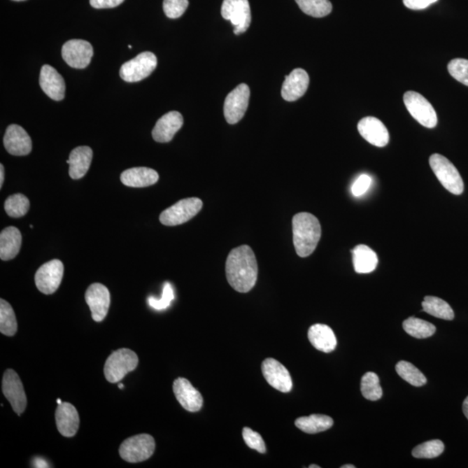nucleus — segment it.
Returning <instances> with one entry per match:
<instances>
[{
    "label": "nucleus",
    "mask_w": 468,
    "mask_h": 468,
    "mask_svg": "<svg viewBox=\"0 0 468 468\" xmlns=\"http://www.w3.org/2000/svg\"><path fill=\"white\" fill-rule=\"evenodd\" d=\"M3 145L9 154L16 156L27 155L32 150L30 136L21 126L12 125L6 129Z\"/></svg>",
    "instance_id": "nucleus-17"
},
{
    "label": "nucleus",
    "mask_w": 468,
    "mask_h": 468,
    "mask_svg": "<svg viewBox=\"0 0 468 468\" xmlns=\"http://www.w3.org/2000/svg\"><path fill=\"white\" fill-rule=\"evenodd\" d=\"M293 244L297 255L310 256L320 241L321 225L317 217L309 213H297L292 219Z\"/></svg>",
    "instance_id": "nucleus-2"
},
{
    "label": "nucleus",
    "mask_w": 468,
    "mask_h": 468,
    "mask_svg": "<svg viewBox=\"0 0 468 468\" xmlns=\"http://www.w3.org/2000/svg\"><path fill=\"white\" fill-rule=\"evenodd\" d=\"M308 339L315 349L324 353H331L336 349L337 341L332 329L328 325L317 324L311 326Z\"/></svg>",
    "instance_id": "nucleus-23"
},
{
    "label": "nucleus",
    "mask_w": 468,
    "mask_h": 468,
    "mask_svg": "<svg viewBox=\"0 0 468 468\" xmlns=\"http://www.w3.org/2000/svg\"><path fill=\"white\" fill-rule=\"evenodd\" d=\"M242 435L246 444L250 448L256 450V451L261 453L267 452L266 444H264L262 437L259 433L250 429V427H244Z\"/></svg>",
    "instance_id": "nucleus-40"
},
{
    "label": "nucleus",
    "mask_w": 468,
    "mask_h": 468,
    "mask_svg": "<svg viewBox=\"0 0 468 468\" xmlns=\"http://www.w3.org/2000/svg\"><path fill=\"white\" fill-rule=\"evenodd\" d=\"M155 441L150 434H143L127 439L120 447L122 458L130 463L143 462L155 452Z\"/></svg>",
    "instance_id": "nucleus-5"
},
{
    "label": "nucleus",
    "mask_w": 468,
    "mask_h": 468,
    "mask_svg": "<svg viewBox=\"0 0 468 468\" xmlns=\"http://www.w3.org/2000/svg\"><path fill=\"white\" fill-rule=\"evenodd\" d=\"M188 3V0H164L163 10L169 19H178L186 12Z\"/></svg>",
    "instance_id": "nucleus-38"
},
{
    "label": "nucleus",
    "mask_w": 468,
    "mask_h": 468,
    "mask_svg": "<svg viewBox=\"0 0 468 468\" xmlns=\"http://www.w3.org/2000/svg\"><path fill=\"white\" fill-rule=\"evenodd\" d=\"M402 326L409 335L417 339H427L437 332V327L433 324L415 317L406 319Z\"/></svg>",
    "instance_id": "nucleus-30"
},
{
    "label": "nucleus",
    "mask_w": 468,
    "mask_h": 468,
    "mask_svg": "<svg viewBox=\"0 0 468 468\" xmlns=\"http://www.w3.org/2000/svg\"><path fill=\"white\" fill-rule=\"evenodd\" d=\"M309 467L310 468H320V467H319L318 465H315V464H313V465H311Z\"/></svg>",
    "instance_id": "nucleus-47"
},
{
    "label": "nucleus",
    "mask_w": 468,
    "mask_h": 468,
    "mask_svg": "<svg viewBox=\"0 0 468 468\" xmlns=\"http://www.w3.org/2000/svg\"><path fill=\"white\" fill-rule=\"evenodd\" d=\"M3 180H5V169L3 164L0 165V188H2Z\"/></svg>",
    "instance_id": "nucleus-44"
},
{
    "label": "nucleus",
    "mask_w": 468,
    "mask_h": 468,
    "mask_svg": "<svg viewBox=\"0 0 468 468\" xmlns=\"http://www.w3.org/2000/svg\"><path fill=\"white\" fill-rule=\"evenodd\" d=\"M310 78L303 69H295L291 74L285 76L283 83L281 95L285 101H294L299 99L307 92Z\"/></svg>",
    "instance_id": "nucleus-19"
},
{
    "label": "nucleus",
    "mask_w": 468,
    "mask_h": 468,
    "mask_svg": "<svg viewBox=\"0 0 468 468\" xmlns=\"http://www.w3.org/2000/svg\"><path fill=\"white\" fill-rule=\"evenodd\" d=\"M173 299H175V294H173L172 285L170 283L166 282L164 288H163L162 299H156L155 297H150V299H148V304H150V306L152 308H154V309L162 311L169 307Z\"/></svg>",
    "instance_id": "nucleus-39"
},
{
    "label": "nucleus",
    "mask_w": 468,
    "mask_h": 468,
    "mask_svg": "<svg viewBox=\"0 0 468 468\" xmlns=\"http://www.w3.org/2000/svg\"><path fill=\"white\" fill-rule=\"evenodd\" d=\"M2 391L17 415L24 413L27 405V398L19 375L13 369H7L3 374Z\"/></svg>",
    "instance_id": "nucleus-12"
},
{
    "label": "nucleus",
    "mask_w": 468,
    "mask_h": 468,
    "mask_svg": "<svg viewBox=\"0 0 468 468\" xmlns=\"http://www.w3.org/2000/svg\"><path fill=\"white\" fill-rule=\"evenodd\" d=\"M399 376L415 387H423L427 383L426 376L415 365L409 362L400 361L395 366Z\"/></svg>",
    "instance_id": "nucleus-32"
},
{
    "label": "nucleus",
    "mask_w": 468,
    "mask_h": 468,
    "mask_svg": "<svg viewBox=\"0 0 468 468\" xmlns=\"http://www.w3.org/2000/svg\"><path fill=\"white\" fill-rule=\"evenodd\" d=\"M94 54L93 47L88 41L72 39L64 43L62 57L68 65L75 69H85L90 64Z\"/></svg>",
    "instance_id": "nucleus-13"
},
{
    "label": "nucleus",
    "mask_w": 468,
    "mask_h": 468,
    "mask_svg": "<svg viewBox=\"0 0 468 468\" xmlns=\"http://www.w3.org/2000/svg\"><path fill=\"white\" fill-rule=\"evenodd\" d=\"M333 423L332 418L328 416L311 415L297 419L295 425L304 433L313 434L331 429Z\"/></svg>",
    "instance_id": "nucleus-28"
},
{
    "label": "nucleus",
    "mask_w": 468,
    "mask_h": 468,
    "mask_svg": "<svg viewBox=\"0 0 468 468\" xmlns=\"http://www.w3.org/2000/svg\"><path fill=\"white\" fill-rule=\"evenodd\" d=\"M22 235L17 227L5 228L0 234V259L8 261L14 259L20 253Z\"/></svg>",
    "instance_id": "nucleus-26"
},
{
    "label": "nucleus",
    "mask_w": 468,
    "mask_h": 468,
    "mask_svg": "<svg viewBox=\"0 0 468 468\" xmlns=\"http://www.w3.org/2000/svg\"><path fill=\"white\" fill-rule=\"evenodd\" d=\"M437 1L438 0H404V3L409 9L423 10Z\"/></svg>",
    "instance_id": "nucleus-42"
},
{
    "label": "nucleus",
    "mask_w": 468,
    "mask_h": 468,
    "mask_svg": "<svg viewBox=\"0 0 468 468\" xmlns=\"http://www.w3.org/2000/svg\"><path fill=\"white\" fill-rule=\"evenodd\" d=\"M13 1H24V0H13Z\"/></svg>",
    "instance_id": "nucleus-50"
},
{
    "label": "nucleus",
    "mask_w": 468,
    "mask_h": 468,
    "mask_svg": "<svg viewBox=\"0 0 468 468\" xmlns=\"http://www.w3.org/2000/svg\"><path fill=\"white\" fill-rule=\"evenodd\" d=\"M257 271L255 254L250 246H241L232 250L226 262V274L235 291H251L257 282Z\"/></svg>",
    "instance_id": "nucleus-1"
},
{
    "label": "nucleus",
    "mask_w": 468,
    "mask_h": 468,
    "mask_svg": "<svg viewBox=\"0 0 468 468\" xmlns=\"http://www.w3.org/2000/svg\"><path fill=\"white\" fill-rule=\"evenodd\" d=\"M357 129L360 135L374 146L382 148L389 143V132L379 119L373 117L362 118L358 122Z\"/></svg>",
    "instance_id": "nucleus-18"
},
{
    "label": "nucleus",
    "mask_w": 468,
    "mask_h": 468,
    "mask_svg": "<svg viewBox=\"0 0 468 468\" xmlns=\"http://www.w3.org/2000/svg\"><path fill=\"white\" fill-rule=\"evenodd\" d=\"M57 404L60 405V404H63V402H62L61 399H57Z\"/></svg>",
    "instance_id": "nucleus-48"
},
{
    "label": "nucleus",
    "mask_w": 468,
    "mask_h": 468,
    "mask_svg": "<svg viewBox=\"0 0 468 468\" xmlns=\"http://www.w3.org/2000/svg\"><path fill=\"white\" fill-rule=\"evenodd\" d=\"M40 87L43 92L55 101L63 100L65 96V83L63 77L50 65L45 64L40 71Z\"/></svg>",
    "instance_id": "nucleus-21"
},
{
    "label": "nucleus",
    "mask_w": 468,
    "mask_h": 468,
    "mask_svg": "<svg viewBox=\"0 0 468 468\" xmlns=\"http://www.w3.org/2000/svg\"><path fill=\"white\" fill-rule=\"evenodd\" d=\"M173 390L177 401L184 409L190 412H197L203 406L202 395L192 385L190 381L183 377L177 378L173 384Z\"/></svg>",
    "instance_id": "nucleus-16"
},
{
    "label": "nucleus",
    "mask_w": 468,
    "mask_h": 468,
    "mask_svg": "<svg viewBox=\"0 0 468 468\" xmlns=\"http://www.w3.org/2000/svg\"><path fill=\"white\" fill-rule=\"evenodd\" d=\"M30 209V201L27 196L22 194H15L9 196L5 202V210L10 217H23Z\"/></svg>",
    "instance_id": "nucleus-35"
},
{
    "label": "nucleus",
    "mask_w": 468,
    "mask_h": 468,
    "mask_svg": "<svg viewBox=\"0 0 468 468\" xmlns=\"http://www.w3.org/2000/svg\"><path fill=\"white\" fill-rule=\"evenodd\" d=\"M221 15L225 20L231 21L236 35L244 34L251 24L252 14L248 0H224Z\"/></svg>",
    "instance_id": "nucleus-9"
},
{
    "label": "nucleus",
    "mask_w": 468,
    "mask_h": 468,
    "mask_svg": "<svg viewBox=\"0 0 468 468\" xmlns=\"http://www.w3.org/2000/svg\"><path fill=\"white\" fill-rule=\"evenodd\" d=\"M372 183L371 178L368 175H362L355 180L353 185H352L351 192L352 194L355 197H360L368 191Z\"/></svg>",
    "instance_id": "nucleus-41"
},
{
    "label": "nucleus",
    "mask_w": 468,
    "mask_h": 468,
    "mask_svg": "<svg viewBox=\"0 0 468 468\" xmlns=\"http://www.w3.org/2000/svg\"><path fill=\"white\" fill-rule=\"evenodd\" d=\"M125 0H90V5L96 9L114 8Z\"/></svg>",
    "instance_id": "nucleus-43"
},
{
    "label": "nucleus",
    "mask_w": 468,
    "mask_h": 468,
    "mask_svg": "<svg viewBox=\"0 0 468 468\" xmlns=\"http://www.w3.org/2000/svg\"><path fill=\"white\" fill-rule=\"evenodd\" d=\"M355 467L354 465H350V464H348V465H344L341 467V468H355Z\"/></svg>",
    "instance_id": "nucleus-46"
},
{
    "label": "nucleus",
    "mask_w": 468,
    "mask_h": 468,
    "mask_svg": "<svg viewBox=\"0 0 468 468\" xmlns=\"http://www.w3.org/2000/svg\"><path fill=\"white\" fill-rule=\"evenodd\" d=\"M85 300L94 321H103L106 318L111 304V294L106 286L99 283L90 285L85 293Z\"/></svg>",
    "instance_id": "nucleus-14"
},
{
    "label": "nucleus",
    "mask_w": 468,
    "mask_h": 468,
    "mask_svg": "<svg viewBox=\"0 0 468 468\" xmlns=\"http://www.w3.org/2000/svg\"><path fill=\"white\" fill-rule=\"evenodd\" d=\"M183 125V118L180 112L170 111L156 122L152 136L157 143H169Z\"/></svg>",
    "instance_id": "nucleus-20"
},
{
    "label": "nucleus",
    "mask_w": 468,
    "mask_h": 468,
    "mask_svg": "<svg viewBox=\"0 0 468 468\" xmlns=\"http://www.w3.org/2000/svg\"><path fill=\"white\" fill-rule=\"evenodd\" d=\"M463 413L464 415L467 417L468 420V397L465 399V401L463 402Z\"/></svg>",
    "instance_id": "nucleus-45"
},
{
    "label": "nucleus",
    "mask_w": 468,
    "mask_h": 468,
    "mask_svg": "<svg viewBox=\"0 0 468 468\" xmlns=\"http://www.w3.org/2000/svg\"><path fill=\"white\" fill-rule=\"evenodd\" d=\"M303 13L314 17H322L329 15L332 10L329 0H296Z\"/></svg>",
    "instance_id": "nucleus-34"
},
{
    "label": "nucleus",
    "mask_w": 468,
    "mask_h": 468,
    "mask_svg": "<svg viewBox=\"0 0 468 468\" xmlns=\"http://www.w3.org/2000/svg\"><path fill=\"white\" fill-rule=\"evenodd\" d=\"M355 273L371 274L378 264V257L371 248L365 245H358L351 250Z\"/></svg>",
    "instance_id": "nucleus-27"
},
{
    "label": "nucleus",
    "mask_w": 468,
    "mask_h": 468,
    "mask_svg": "<svg viewBox=\"0 0 468 468\" xmlns=\"http://www.w3.org/2000/svg\"><path fill=\"white\" fill-rule=\"evenodd\" d=\"M17 331V322L13 307L6 300H0V332L13 336Z\"/></svg>",
    "instance_id": "nucleus-31"
},
{
    "label": "nucleus",
    "mask_w": 468,
    "mask_h": 468,
    "mask_svg": "<svg viewBox=\"0 0 468 468\" xmlns=\"http://www.w3.org/2000/svg\"><path fill=\"white\" fill-rule=\"evenodd\" d=\"M118 387L120 388V389H121V390H122V388H123V387H125V385H123V384H122V383H120V384H119V385H118Z\"/></svg>",
    "instance_id": "nucleus-49"
},
{
    "label": "nucleus",
    "mask_w": 468,
    "mask_h": 468,
    "mask_svg": "<svg viewBox=\"0 0 468 468\" xmlns=\"http://www.w3.org/2000/svg\"><path fill=\"white\" fill-rule=\"evenodd\" d=\"M92 158L93 151L90 147H78L71 151L67 163L70 165L69 175L72 179H81L86 175L92 164Z\"/></svg>",
    "instance_id": "nucleus-24"
},
{
    "label": "nucleus",
    "mask_w": 468,
    "mask_h": 468,
    "mask_svg": "<svg viewBox=\"0 0 468 468\" xmlns=\"http://www.w3.org/2000/svg\"><path fill=\"white\" fill-rule=\"evenodd\" d=\"M203 206L201 199L187 198L180 199L175 205L166 208L159 215V221L164 226L175 227L187 222L197 215Z\"/></svg>",
    "instance_id": "nucleus-6"
},
{
    "label": "nucleus",
    "mask_w": 468,
    "mask_h": 468,
    "mask_svg": "<svg viewBox=\"0 0 468 468\" xmlns=\"http://www.w3.org/2000/svg\"><path fill=\"white\" fill-rule=\"evenodd\" d=\"M138 362L136 352L132 350L119 349L113 352L105 362V378L111 383L120 382L127 374L135 371Z\"/></svg>",
    "instance_id": "nucleus-4"
},
{
    "label": "nucleus",
    "mask_w": 468,
    "mask_h": 468,
    "mask_svg": "<svg viewBox=\"0 0 468 468\" xmlns=\"http://www.w3.org/2000/svg\"><path fill=\"white\" fill-rule=\"evenodd\" d=\"M430 164L435 176L446 190L453 194L460 195L464 191V183L458 170L445 156L434 154L430 158Z\"/></svg>",
    "instance_id": "nucleus-3"
},
{
    "label": "nucleus",
    "mask_w": 468,
    "mask_h": 468,
    "mask_svg": "<svg viewBox=\"0 0 468 468\" xmlns=\"http://www.w3.org/2000/svg\"><path fill=\"white\" fill-rule=\"evenodd\" d=\"M57 430L64 437H73L79 429L80 419L78 410L69 402H63L56 410Z\"/></svg>",
    "instance_id": "nucleus-22"
},
{
    "label": "nucleus",
    "mask_w": 468,
    "mask_h": 468,
    "mask_svg": "<svg viewBox=\"0 0 468 468\" xmlns=\"http://www.w3.org/2000/svg\"><path fill=\"white\" fill-rule=\"evenodd\" d=\"M64 270V264L59 260L43 264L35 275V283L39 292L46 295L55 292L63 279Z\"/></svg>",
    "instance_id": "nucleus-11"
},
{
    "label": "nucleus",
    "mask_w": 468,
    "mask_h": 468,
    "mask_svg": "<svg viewBox=\"0 0 468 468\" xmlns=\"http://www.w3.org/2000/svg\"><path fill=\"white\" fill-rule=\"evenodd\" d=\"M445 446L440 440H432L417 446L413 449L412 455L417 459H434L444 453Z\"/></svg>",
    "instance_id": "nucleus-36"
},
{
    "label": "nucleus",
    "mask_w": 468,
    "mask_h": 468,
    "mask_svg": "<svg viewBox=\"0 0 468 468\" xmlns=\"http://www.w3.org/2000/svg\"><path fill=\"white\" fill-rule=\"evenodd\" d=\"M423 309L427 314L444 320H453L455 318V313L451 306L446 301L437 297H425L423 302Z\"/></svg>",
    "instance_id": "nucleus-29"
},
{
    "label": "nucleus",
    "mask_w": 468,
    "mask_h": 468,
    "mask_svg": "<svg viewBox=\"0 0 468 468\" xmlns=\"http://www.w3.org/2000/svg\"><path fill=\"white\" fill-rule=\"evenodd\" d=\"M362 395L369 401H378L383 397L382 387L378 376L374 372H367L362 376L361 382Z\"/></svg>",
    "instance_id": "nucleus-33"
},
{
    "label": "nucleus",
    "mask_w": 468,
    "mask_h": 468,
    "mask_svg": "<svg viewBox=\"0 0 468 468\" xmlns=\"http://www.w3.org/2000/svg\"><path fill=\"white\" fill-rule=\"evenodd\" d=\"M262 372L267 382L274 389L288 393L292 389V380L288 369L274 358L263 362Z\"/></svg>",
    "instance_id": "nucleus-15"
},
{
    "label": "nucleus",
    "mask_w": 468,
    "mask_h": 468,
    "mask_svg": "<svg viewBox=\"0 0 468 468\" xmlns=\"http://www.w3.org/2000/svg\"><path fill=\"white\" fill-rule=\"evenodd\" d=\"M404 101L409 113L420 125L429 129L437 125V112L425 97L415 92H408L404 94Z\"/></svg>",
    "instance_id": "nucleus-8"
},
{
    "label": "nucleus",
    "mask_w": 468,
    "mask_h": 468,
    "mask_svg": "<svg viewBox=\"0 0 468 468\" xmlns=\"http://www.w3.org/2000/svg\"><path fill=\"white\" fill-rule=\"evenodd\" d=\"M250 98L249 87L241 83L228 94L224 104V115L227 122L235 125L244 117L248 111Z\"/></svg>",
    "instance_id": "nucleus-10"
},
{
    "label": "nucleus",
    "mask_w": 468,
    "mask_h": 468,
    "mask_svg": "<svg viewBox=\"0 0 468 468\" xmlns=\"http://www.w3.org/2000/svg\"><path fill=\"white\" fill-rule=\"evenodd\" d=\"M156 66L157 57L154 53L145 52L123 64L120 69V77L125 82H139L150 76Z\"/></svg>",
    "instance_id": "nucleus-7"
},
{
    "label": "nucleus",
    "mask_w": 468,
    "mask_h": 468,
    "mask_svg": "<svg viewBox=\"0 0 468 468\" xmlns=\"http://www.w3.org/2000/svg\"><path fill=\"white\" fill-rule=\"evenodd\" d=\"M158 173L148 168H133L125 170L121 175V181L127 187H146L157 183Z\"/></svg>",
    "instance_id": "nucleus-25"
},
{
    "label": "nucleus",
    "mask_w": 468,
    "mask_h": 468,
    "mask_svg": "<svg viewBox=\"0 0 468 468\" xmlns=\"http://www.w3.org/2000/svg\"><path fill=\"white\" fill-rule=\"evenodd\" d=\"M448 70L452 77L468 86V60L463 59H453L448 64Z\"/></svg>",
    "instance_id": "nucleus-37"
}]
</instances>
